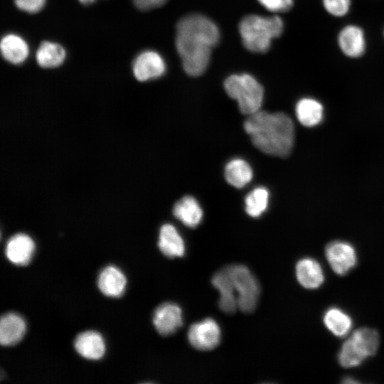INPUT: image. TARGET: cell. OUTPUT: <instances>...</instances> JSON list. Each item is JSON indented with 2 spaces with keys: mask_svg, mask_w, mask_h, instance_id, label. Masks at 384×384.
<instances>
[{
  "mask_svg": "<svg viewBox=\"0 0 384 384\" xmlns=\"http://www.w3.org/2000/svg\"><path fill=\"white\" fill-rule=\"evenodd\" d=\"M220 38L218 26L203 15L188 14L178 21L176 47L188 75L197 77L206 71L211 50L219 43Z\"/></svg>",
  "mask_w": 384,
  "mask_h": 384,
  "instance_id": "cell-1",
  "label": "cell"
},
{
  "mask_svg": "<svg viewBox=\"0 0 384 384\" xmlns=\"http://www.w3.org/2000/svg\"><path fill=\"white\" fill-rule=\"evenodd\" d=\"M244 128L254 146L266 154L284 158L293 149L294 124L285 113L259 110L249 115Z\"/></svg>",
  "mask_w": 384,
  "mask_h": 384,
  "instance_id": "cell-2",
  "label": "cell"
},
{
  "mask_svg": "<svg viewBox=\"0 0 384 384\" xmlns=\"http://www.w3.org/2000/svg\"><path fill=\"white\" fill-rule=\"evenodd\" d=\"M284 31V23L278 16L262 17L250 14L242 18L239 32L242 44L253 53L267 52L273 38H278Z\"/></svg>",
  "mask_w": 384,
  "mask_h": 384,
  "instance_id": "cell-3",
  "label": "cell"
},
{
  "mask_svg": "<svg viewBox=\"0 0 384 384\" xmlns=\"http://www.w3.org/2000/svg\"><path fill=\"white\" fill-rule=\"evenodd\" d=\"M379 344V334L375 329H358L343 343L338 355V363L344 368L356 367L374 356Z\"/></svg>",
  "mask_w": 384,
  "mask_h": 384,
  "instance_id": "cell-4",
  "label": "cell"
},
{
  "mask_svg": "<svg viewBox=\"0 0 384 384\" xmlns=\"http://www.w3.org/2000/svg\"><path fill=\"white\" fill-rule=\"evenodd\" d=\"M224 88L227 94L238 102L242 114L251 115L260 110L264 90L252 75L245 73L230 75L224 81Z\"/></svg>",
  "mask_w": 384,
  "mask_h": 384,
  "instance_id": "cell-5",
  "label": "cell"
},
{
  "mask_svg": "<svg viewBox=\"0 0 384 384\" xmlns=\"http://www.w3.org/2000/svg\"><path fill=\"white\" fill-rule=\"evenodd\" d=\"M237 297L238 307L244 313L252 312L257 306L260 292L259 284L242 265L227 266Z\"/></svg>",
  "mask_w": 384,
  "mask_h": 384,
  "instance_id": "cell-6",
  "label": "cell"
},
{
  "mask_svg": "<svg viewBox=\"0 0 384 384\" xmlns=\"http://www.w3.org/2000/svg\"><path fill=\"white\" fill-rule=\"evenodd\" d=\"M325 255L333 271L338 275L347 274L357 263L354 247L346 241L330 242L326 246Z\"/></svg>",
  "mask_w": 384,
  "mask_h": 384,
  "instance_id": "cell-7",
  "label": "cell"
},
{
  "mask_svg": "<svg viewBox=\"0 0 384 384\" xmlns=\"http://www.w3.org/2000/svg\"><path fill=\"white\" fill-rule=\"evenodd\" d=\"M188 338L190 343L200 351H210L220 343V329L217 322L208 318L191 326Z\"/></svg>",
  "mask_w": 384,
  "mask_h": 384,
  "instance_id": "cell-8",
  "label": "cell"
},
{
  "mask_svg": "<svg viewBox=\"0 0 384 384\" xmlns=\"http://www.w3.org/2000/svg\"><path fill=\"white\" fill-rule=\"evenodd\" d=\"M166 70V63L161 55L151 50L142 51L134 60L132 71L139 81H146L164 75Z\"/></svg>",
  "mask_w": 384,
  "mask_h": 384,
  "instance_id": "cell-9",
  "label": "cell"
},
{
  "mask_svg": "<svg viewBox=\"0 0 384 384\" xmlns=\"http://www.w3.org/2000/svg\"><path fill=\"white\" fill-rule=\"evenodd\" d=\"M337 42L341 52L351 58L361 57L366 48L365 33L357 25L344 26L338 33Z\"/></svg>",
  "mask_w": 384,
  "mask_h": 384,
  "instance_id": "cell-10",
  "label": "cell"
},
{
  "mask_svg": "<svg viewBox=\"0 0 384 384\" xmlns=\"http://www.w3.org/2000/svg\"><path fill=\"white\" fill-rule=\"evenodd\" d=\"M153 324L160 334L171 335L182 326V311L176 304L171 302L162 304L154 313Z\"/></svg>",
  "mask_w": 384,
  "mask_h": 384,
  "instance_id": "cell-11",
  "label": "cell"
},
{
  "mask_svg": "<svg viewBox=\"0 0 384 384\" xmlns=\"http://www.w3.org/2000/svg\"><path fill=\"white\" fill-rule=\"evenodd\" d=\"M34 250L33 240L26 234L18 233L8 240L5 253L11 262L17 265H26L31 261Z\"/></svg>",
  "mask_w": 384,
  "mask_h": 384,
  "instance_id": "cell-12",
  "label": "cell"
},
{
  "mask_svg": "<svg viewBox=\"0 0 384 384\" xmlns=\"http://www.w3.org/2000/svg\"><path fill=\"white\" fill-rule=\"evenodd\" d=\"M213 286L219 291L220 309L226 314H233L238 307L237 297L227 267L218 271L212 278Z\"/></svg>",
  "mask_w": 384,
  "mask_h": 384,
  "instance_id": "cell-13",
  "label": "cell"
},
{
  "mask_svg": "<svg viewBox=\"0 0 384 384\" xmlns=\"http://www.w3.org/2000/svg\"><path fill=\"white\" fill-rule=\"evenodd\" d=\"M296 276L304 288H319L324 281V274L320 263L310 257L302 258L296 265Z\"/></svg>",
  "mask_w": 384,
  "mask_h": 384,
  "instance_id": "cell-14",
  "label": "cell"
},
{
  "mask_svg": "<svg viewBox=\"0 0 384 384\" xmlns=\"http://www.w3.org/2000/svg\"><path fill=\"white\" fill-rule=\"evenodd\" d=\"M24 319L16 313L3 315L0 321V342L2 346H10L18 343L26 332Z\"/></svg>",
  "mask_w": 384,
  "mask_h": 384,
  "instance_id": "cell-15",
  "label": "cell"
},
{
  "mask_svg": "<svg viewBox=\"0 0 384 384\" xmlns=\"http://www.w3.org/2000/svg\"><path fill=\"white\" fill-rule=\"evenodd\" d=\"M3 58L14 65L23 63L29 55V46L20 36L8 33L2 37L0 43Z\"/></svg>",
  "mask_w": 384,
  "mask_h": 384,
  "instance_id": "cell-16",
  "label": "cell"
},
{
  "mask_svg": "<svg viewBox=\"0 0 384 384\" xmlns=\"http://www.w3.org/2000/svg\"><path fill=\"white\" fill-rule=\"evenodd\" d=\"M75 348L80 356L90 360L100 359L105 352L102 336L93 331L80 334L75 338Z\"/></svg>",
  "mask_w": 384,
  "mask_h": 384,
  "instance_id": "cell-17",
  "label": "cell"
},
{
  "mask_svg": "<svg viewBox=\"0 0 384 384\" xmlns=\"http://www.w3.org/2000/svg\"><path fill=\"white\" fill-rule=\"evenodd\" d=\"M126 277L117 267L110 265L104 268L99 274L97 284L105 295L111 297H120L124 292Z\"/></svg>",
  "mask_w": 384,
  "mask_h": 384,
  "instance_id": "cell-18",
  "label": "cell"
},
{
  "mask_svg": "<svg viewBox=\"0 0 384 384\" xmlns=\"http://www.w3.org/2000/svg\"><path fill=\"white\" fill-rule=\"evenodd\" d=\"M324 112L323 105L318 100L309 97L300 99L295 107L298 121L307 127H315L321 123Z\"/></svg>",
  "mask_w": 384,
  "mask_h": 384,
  "instance_id": "cell-19",
  "label": "cell"
},
{
  "mask_svg": "<svg viewBox=\"0 0 384 384\" xmlns=\"http://www.w3.org/2000/svg\"><path fill=\"white\" fill-rule=\"evenodd\" d=\"M158 245L161 252L169 258L182 257L185 252L182 238L176 228L171 224L161 226Z\"/></svg>",
  "mask_w": 384,
  "mask_h": 384,
  "instance_id": "cell-20",
  "label": "cell"
},
{
  "mask_svg": "<svg viewBox=\"0 0 384 384\" xmlns=\"http://www.w3.org/2000/svg\"><path fill=\"white\" fill-rule=\"evenodd\" d=\"M173 213L177 219L190 228L197 226L203 216V211L198 201L190 196L183 197L175 204Z\"/></svg>",
  "mask_w": 384,
  "mask_h": 384,
  "instance_id": "cell-21",
  "label": "cell"
},
{
  "mask_svg": "<svg viewBox=\"0 0 384 384\" xmlns=\"http://www.w3.org/2000/svg\"><path fill=\"white\" fill-rule=\"evenodd\" d=\"M66 58L64 48L54 42L43 41L36 53V62L43 68H54L61 65Z\"/></svg>",
  "mask_w": 384,
  "mask_h": 384,
  "instance_id": "cell-22",
  "label": "cell"
},
{
  "mask_svg": "<svg viewBox=\"0 0 384 384\" xmlns=\"http://www.w3.org/2000/svg\"><path fill=\"white\" fill-rule=\"evenodd\" d=\"M323 321L327 329L338 337L347 335L353 325L351 317L337 307L327 309L324 314Z\"/></svg>",
  "mask_w": 384,
  "mask_h": 384,
  "instance_id": "cell-23",
  "label": "cell"
},
{
  "mask_svg": "<svg viewBox=\"0 0 384 384\" xmlns=\"http://www.w3.org/2000/svg\"><path fill=\"white\" fill-rule=\"evenodd\" d=\"M225 178L231 186L238 188H242L251 181L252 170L245 160L235 159L225 166Z\"/></svg>",
  "mask_w": 384,
  "mask_h": 384,
  "instance_id": "cell-24",
  "label": "cell"
},
{
  "mask_svg": "<svg viewBox=\"0 0 384 384\" xmlns=\"http://www.w3.org/2000/svg\"><path fill=\"white\" fill-rule=\"evenodd\" d=\"M269 192L264 187H258L250 192L245 198V210L252 217L260 216L267 208Z\"/></svg>",
  "mask_w": 384,
  "mask_h": 384,
  "instance_id": "cell-25",
  "label": "cell"
},
{
  "mask_svg": "<svg viewBox=\"0 0 384 384\" xmlns=\"http://www.w3.org/2000/svg\"><path fill=\"white\" fill-rule=\"evenodd\" d=\"M351 0H322L324 9L335 17L346 16L351 9Z\"/></svg>",
  "mask_w": 384,
  "mask_h": 384,
  "instance_id": "cell-26",
  "label": "cell"
},
{
  "mask_svg": "<svg viewBox=\"0 0 384 384\" xmlns=\"http://www.w3.org/2000/svg\"><path fill=\"white\" fill-rule=\"evenodd\" d=\"M267 10L281 13L291 9L294 0H257Z\"/></svg>",
  "mask_w": 384,
  "mask_h": 384,
  "instance_id": "cell-27",
  "label": "cell"
},
{
  "mask_svg": "<svg viewBox=\"0 0 384 384\" xmlns=\"http://www.w3.org/2000/svg\"><path fill=\"white\" fill-rule=\"evenodd\" d=\"M16 6L26 13L35 14L45 6L46 0H14Z\"/></svg>",
  "mask_w": 384,
  "mask_h": 384,
  "instance_id": "cell-28",
  "label": "cell"
},
{
  "mask_svg": "<svg viewBox=\"0 0 384 384\" xmlns=\"http://www.w3.org/2000/svg\"><path fill=\"white\" fill-rule=\"evenodd\" d=\"M168 0H133L134 6L141 11H149L164 5Z\"/></svg>",
  "mask_w": 384,
  "mask_h": 384,
  "instance_id": "cell-29",
  "label": "cell"
},
{
  "mask_svg": "<svg viewBox=\"0 0 384 384\" xmlns=\"http://www.w3.org/2000/svg\"><path fill=\"white\" fill-rule=\"evenodd\" d=\"M81 4L84 5H89L92 4L95 0H78Z\"/></svg>",
  "mask_w": 384,
  "mask_h": 384,
  "instance_id": "cell-30",
  "label": "cell"
},
{
  "mask_svg": "<svg viewBox=\"0 0 384 384\" xmlns=\"http://www.w3.org/2000/svg\"><path fill=\"white\" fill-rule=\"evenodd\" d=\"M383 36H384V31H383Z\"/></svg>",
  "mask_w": 384,
  "mask_h": 384,
  "instance_id": "cell-31",
  "label": "cell"
}]
</instances>
